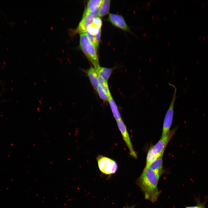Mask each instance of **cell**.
Instances as JSON below:
<instances>
[{
  "mask_svg": "<svg viewBox=\"0 0 208 208\" xmlns=\"http://www.w3.org/2000/svg\"><path fill=\"white\" fill-rule=\"evenodd\" d=\"M98 167L100 170L106 174H111L116 172L118 166L117 162L109 158L102 155L96 157Z\"/></svg>",
  "mask_w": 208,
  "mask_h": 208,
  "instance_id": "2",
  "label": "cell"
},
{
  "mask_svg": "<svg viewBox=\"0 0 208 208\" xmlns=\"http://www.w3.org/2000/svg\"><path fill=\"white\" fill-rule=\"evenodd\" d=\"M116 121L118 128L123 139L129 150L130 155L134 158L136 159L137 157V154L133 148L126 126L121 118Z\"/></svg>",
  "mask_w": 208,
  "mask_h": 208,
  "instance_id": "6",
  "label": "cell"
},
{
  "mask_svg": "<svg viewBox=\"0 0 208 208\" xmlns=\"http://www.w3.org/2000/svg\"><path fill=\"white\" fill-rule=\"evenodd\" d=\"M110 4V0H103L99 9L97 16H103L109 12Z\"/></svg>",
  "mask_w": 208,
  "mask_h": 208,
  "instance_id": "14",
  "label": "cell"
},
{
  "mask_svg": "<svg viewBox=\"0 0 208 208\" xmlns=\"http://www.w3.org/2000/svg\"><path fill=\"white\" fill-rule=\"evenodd\" d=\"M101 28V27L96 25L92 22L88 27L86 32L91 35L95 36L97 34Z\"/></svg>",
  "mask_w": 208,
  "mask_h": 208,
  "instance_id": "17",
  "label": "cell"
},
{
  "mask_svg": "<svg viewBox=\"0 0 208 208\" xmlns=\"http://www.w3.org/2000/svg\"><path fill=\"white\" fill-rule=\"evenodd\" d=\"M98 75L108 81L112 72V69L100 66L95 69Z\"/></svg>",
  "mask_w": 208,
  "mask_h": 208,
  "instance_id": "12",
  "label": "cell"
},
{
  "mask_svg": "<svg viewBox=\"0 0 208 208\" xmlns=\"http://www.w3.org/2000/svg\"><path fill=\"white\" fill-rule=\"evenodd\" d=\"M191 208H206L204 204L201 203L200 201H198L197 205L195 206H191Z\"/></svg>",
  "mask_w": 208,
  "mask_h": 208,
  "instance_id": "22",
  "label": "cell"
},
{
  "mask_svg": "<svg viewBox=\"0 0 208 208\" xmlns=\"http://www.w3.org/2000/svg\"><path fill=\"white\" fill-rule=\"evenodd\" d=\"M169 84L174 88V92L171 103L164 118L161 138L166 136L170 131L173 116L174 103L176 98L177 88L171 84L169 83Z\"/></svg>",
  "mask_w": 208,
  "mask_h": 208,
  "instance_id": "3",
  "label": "cell"
},
{
  "mask_svg": "<svg viewBox=\"0 0 208 208\" xmlns=\"http://www.w3.org/2000/svg\"><path fill=\"white\" fill-rule=\"evenodd\" d=\"M160 176L149 167L146 166L137 180V183L143 192L145 198L153 203L156 201L160 192L157 188Z\"/></svg>",
  "mask_w": 208,
  "mask_h": 208,
  "instance_id": "1",
  "label": "cell"
},
{
  "mask_svg": "<svg viewBox=\"0 0 208 208\" xmlns=\"http://www.w3.org/2000/svg\"><path fill=\"white\" fill-rule=\"evenodd\" d=\"M134 206L131 207H127L126 208H133Z\"/></svg>",
  "mask_w": 208,
  "mask_h": 208,
  "instance_id": "23",
  "label": "cell"
},
{
  "mask_svg": "<svg viewBox=\"0 0 208 208\" xmlns=\"http://www.w3.org/2000/svg\"><path fill=\"white\" fill-rule=\"evenodd\" d=\"M185 208H191V206L190 207H187Z\"/></svg>",
  "mask_w": 208,
  "mask_h": 208,
  "instance_id": "24",
  "label": "cell"
},
{
  "mask_svg": "<svg viewBox=\"0 0 208 208\" xmlns=\"http://www.w3.org/2000/svg\"><path fill=\"white\" fill-rule=\"evenodd\" d=\"M90 81L94 88L96 90L99 86V75L94 67H91L86 71Z\"/></svg>",
  "mask_w": 208,
  "mask_h": 208,
  "instance_id": "9",
  "label": "cell"
},
{
  "mask_svg": "<svg viewBox=\"0 0 208 208\" xmlns=\"http://www.w3.org/2000/svg\"><path fill=\"white\" fill-rule=\"evenodd\" d=\"M108 102L114 116L116 121L121 119V116L117 105L112 96L110 97Z\"/></svg>",
  "mask_w": 208,
  "mask_h": 208,
  "instance_id": "15",
  "label": "cell"
},
{
  "mask_svg": "<svg viewBox=\"0 0 208 208\" xmlns=\"http://www.w3.org/2000/svg\"><path fill=\"white\" fill-rule=\"evenodd\" d=\"M94 18L93 16L89 14H83L77 27L73 29H70L68 30L69 35L73 37L77 33L80 34L86 32L88 27L92 23Z\"/></svg>",
  "mask_w": 208,
  "mask_h": 208,
  "instance_id": "5",
  "label": "cell"
},
{
  "mask_svg": "<svg viewBox=\"0 0 208 208\" xmlns=\"http://www.w3.org/2000/svg\"><path fill=\"white\" fill-rule=\"evenodd\" d=\"M88 41V39L86 32L80 34L79 47L88 58V55L87 48Z\"/></svg>",
  "mask_w": 208,
  "mask_h": 208,
  "instance_id": "11",
  "label": "cell"
},
{
  "mask_svg": "<svg viewBox=\"0 0 208 208\" xmlns=\"http://www.w3.org/2000/svg\"><path fill=\"white\" fill-rule=\"evenodd\" d=\"M176 129L170 131L168 134L160 140L150 149L152 152L158 157L163 156L165 149L169 141L174 134Z\"/></svg>",
  "mask_w": 208,
  "mask_h": 208,
  "instance_id": "4",
  "label": "cell"
},
{
  "mask_svg": "<svg viewBox=\"0 0 208 208\" xmlns=\"http://www.w3.org/2000/svg\"><path fill=\"white\" fill-rule=\"evenodd\" d=\"M148 167L160 176L163 172L162 156L157 158L150 164Z\"/></svg>",
  "mask_w": 208,
  "mask_h": 208,
  "instance_id": "10",
  "label": "cell"
},
{
  "mask_svg": "<svg viewBox=\"0 0 208 208\" xmlns=\"http://www.w3.org/2000/svg\"><path fill=\"white\" fill-rule=\"evenodd\" d=\"M1 94H2V93H1L0 94V98L1 97Z\"/></svg>",
  "mask_w": 208,
  "mask_h": 208,
  "instance_id": "25",
  "label": "cell"
},
{
  "mask_svg": "<svg viewBox=\"0 0 208 208\" xmlns=\"http://www.w3.org/2000/svg\"><path fill=\"white\" fill-rule=\"evenodd\" d=\"M88 40L92 44L97 51L98 48L95 36H93L86 32Z\"/></svg>",
  "mask_w": 208,
  "mask_h": 208,
  "instance_id": "19",
  "label": "cell"
},
{
  "mask_svg": "<svg viewBox=\"0 0 208 208\" xmlns=\"http://www.w3.org/2000/svg\"><path fill=\"white\" fill-rule=\"evenodd\" d=\"M88 59L92 63L95 69L100 66L97 51L92 44L88 40L87 44Z\"/></svg>",
  "mask_w": 208,
  "mask_h": 208,
  "instance_id": "8",
  "label": "cell"
},
{
  "mask_svg": "<svg viewBox=\"0 0 208 208\" xmlns=\"http://www.w3.org/2000/svg\"><path fill=\"white\" fill-rule=\"evenodd\" d=\"M98 80L99 86L109 96H111L108 85L107 81L99 75Z\"/></svg>",
  "mask_w": 208,
  "mask_h": 208,
  "instance_id": "16",
  "label": "cell"
},
{
  "mask_svg": "<svg viewBox=\"0 0 208 208\" xmlns=\"http://www.w3.org/2000/svg\"><path fill=\"white\" fill-rule=\"evenodd\" d=\"M108 19L114 26L125 31L131 32L124 18L121 15L110 13L109 15Z\"/></svg>",
  "mask_w": 208,
  "mask_h": 208,
  "instance_id": "7",
  "label": "cell"
},
{
  "mask_svg": "<svg viewBox=\"0 0 208 208\" xmlns=\"http://www.w3.org/2000/svg\"><path fill=\"white\" fill-rule=\"evenodd\" d=\"M101 33V28L99 29L97 34L95 35L98 48L99 47Z\"/></svg>",
  "mask_w": 208,
  "mask_h": 208,
  "instance_id": "21",
  "label": "cell"
},
{
  "mask_svg": "<svg viewBox=\"0 0 208 208\" xmlns=\"http://www.w3.org/2000/svg\"><path fill=\"white\" fill-rule=\"evenodd\" d=\"M96 90L101 99L104 101L108 102L111 96H109L99 85Z\"/></svg>",
  "mask_w": 208,
  "mask_h": 208,
  "instance_id": "18",
  "label": "cell"
},
{
  "mask_svg": "<svg viewBox=\"0 0 208 208\" xmlns=\"http://www.w3.org/2000/svg\"><path fill=\"white\" fill-rule=\"evenodd\" d=\"M92 23L100 27H101L102 25V21L101 19L97 16L93 18Z\"/></svg>",
  "mask_w": 208,
  "mask_h": 208,
  "instance_id": "20",
  "label": "cell"
},
{
  "mask_svg": "<svg viewBox=\"0 0 208 208\" xmlns=\"http://www.w3.org/2000/svg\"><path fill=\"white\" fill-rule=\"evenodd\" d=\"M103 0H90L88 1L87 7L84 11L89 12H93L99 9Z\"/></svg>",
  "mask_w": 208,
  "mask_h": 208,
  "instance_id": "13",
  "label": "cell"
}]
</instances>
